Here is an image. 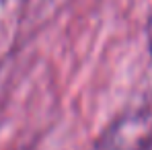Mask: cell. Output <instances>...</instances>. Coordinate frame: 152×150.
<instances>
[{"mask_svg": "<svg viewBox=\"0 0 152 150\" xmlns=\"http://www.w3.org/2000/svg\"><path fill=\"white\" fill-rule=\"evenodd\" d=\"M150 50H152V35H150Z\"/></svg>", "mask_w": 152, "mask_h": 150, "instance_id": "1", "label": "cell"}]
</instances>
